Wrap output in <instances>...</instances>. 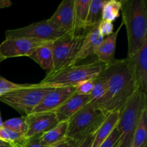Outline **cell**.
I'll list each match as a JSON object with an SVG mask.
<instances>
[{
	"label": "cell",
	"mask_w": 147,
	"mask_h": 147,
	"mask_svg": "<svg viewBox=\"0 0 147 147\" xmlns=\"http://www.w3.org/2000/svg\"><path fill=\"white\" fill-rule=\"evenodd\" d=\"M138 88L147 91V40L134 55L128 57Z\"/></svg>",
	"instance_id": "13"
},
{
	"label": "cell",
	"mask_w": 147,
	"mask_h": 147,
	"mask_svg": "<svg viewBox=\"0 0 147 147\" xmlns=\"http://www.w3.org/2000/svg\"><path fill=\"white\" fill-rule=\"evenodd\" d=\"M108 65L95 60L92 63L74 65L46 76L39 84L49 88L76 87L84 80L93 79L108 67Z\"/></svg>",
	"instance_id": "3"
},
{
	"label": "cell",
	"mask_w": 147,
	"mask_h": 147,
	"mask_svg": "<svg viewBox=\"0 0 147 147\" xmlns=\"http://www.w3.org/2000/svg\"><path fill=\"white\" fill-rule=\"evenodd\" d=\"M147 145V109L144 111L133 135L131 147H146Z\"/></svg>",
	"instance_id": "23"
},
{
	"label": "cell",
	"mask_w": 147,
	"mask_h": 147,
	"mask_svg": "<svg viewBox=\"0 0 147 147\" xmlns=\"http://www.w3.org/2000/svg\"><path fill=\"white\" fill-rule=\"evenodd\" d=\"M90 101V96H83L76 93L73 94L54 111L58 123L68 121L76 113Z\"/></svg>",
	"instance_id": "14"
},
{
	"label": "cell",
	"mask_w": 147,
	"mask_h": 147,
	"mask_svg": "<svg viewBox=\"0 0 147 147\" xmlns=\"http://www.w3.org/2000/svg\"><path fill=\"white\" fill-rule=\"evenodd\" d=\"M106 113L91 103H88L68 121L67 138L76 142L98 129Z\"/></svg>",
	"instance_id": "6"
},
{
	"label": "cell",
	"mask_w": 147,
	"mask_h": 147,
	"mask_svg": "<svg viewBox=\"0 0 147 147\" xmlns=\"http://www.w3.org/2000/svg\"><path fill=\"white\" fill-rule=\"evenodd\" d=\"M68 121L58 123V124L40 136V143L46 146H52L67 139Z\"/></svg>",
	"instance_id": "19"
},
{
	"label": "cell",
	"mask_w": 147,
	"mask_h": 147,
	"mask_svg": "<svg viewBox=\"0 0 147 147\" xmlns=\"http://www.w3.org/2000/svg\"><path fill=\"white\" fill-rule=\"evenodd\" d=\"M123 25V24L121 23L116 31L113 32V34L107 36L106 38L104 37L101 42L96 47L94 55L97 57V60L99 62L109 65L116 60L115 58L116 41L119 32Z\"/></svg>",
	"instance_id": "15"
},
{
	"label": "cell",
	"mask_w": 147,
	"mask_h": 147,
	"mask_svg": "<svg viewBox=\"0 0 147 147\" xmlns=\"http://www.w3.org/2000/svg\"><path fill=\"white\" fill-rule=\"evenodd\" d=\"M120 111H114L106 115V118L97 129L92 147H99L107 139L118 126Z\"/></svg>",
	"instance_id": "17"
},
{
	"label": "cell",
	"mask_w": 147,
	"mask_h": 147,
	"mask_svg": "<svg viewBox=\"0 0 147 147\" xmlns=\"http://www.w3.org/2000/svg\"><path fill=\"white\" fill-rule=\"evenodd\" d=\"M0 147H11V145L0 140Z\"/></svg>",
	"instance_id": "35"
},
{
	"label": "cell",
	"mask_w": 147,
	"mask_h": 147,
	"mask_svg": "<svg viewBox=\"0 0 147 147\" xmlns=\"http://www.w3.org/2000/svg\"><path fill=\"white\" fill-rule=\"evenodd\" d=\"M27 125L26 138L42 135L58 124L55 112L31 113L25 116Z\"/></svg>",
	"instance_id": "11"
},
{
	"label": "cell",
	"mask_w": 147,
	"mask_h": 147,
	"mask_svg": "<svg viewBox=\"0 0 147 147\" xmlns=\"http://www.w3.org/2000/svg\"><path fill=\"white\" fill-rule=\"evenodd\" d=\"M122 23L126 26L128 57L134 55L147 40L146 0H121Z\"/></svg>",
	"instance_id": "2"
},
{
	"label": "cell",
	"mask_w": 147,
	"mask_h": 147,
	"mask_svg": "<svg viewBox=\"0 0 147 147\" xmlns=\"http://www.w3.org/2000/svg\"><path fill=\"white\" fill-rule=\"evenodd\" d=\"M53 42H45L29 57L38 63L42 68L45 70L47 75L51 73L53 70Z\"/></svg>",
	"instance_id": "18"
},
{
	"label": "cell",
	"mask_w": 147,
	"mask_h": 147,
	"mask_svg": "<svg viewBox=\"0 0 147 147\" xmlns=\"http://www.w3.org/2000/svg\"><path fill=\"white\" fill-rule=\"evenodd\" d=\"M146 100V93L139 88L120 112L117 126L121 135L119 147H131L135 129L147 109Z\"/></svg>",
	"instance_id": "4"
},
{
	"label": "cell",
	"mask_w": 147,
	"mask_h": 147,
	"mask_svg": "<svg viewBox=\"0 0 147 147\" xmlns=\"http://www.w3.org/2000/svg\"><path fill=\"white\" fill-rule=\"evenodd\" d=\"M96 131L91 132L82 139L75 142L73 147H92Z\"/></svg>",
	"instance_id": "31"
},
{
	"label": "cell",
	"mask_w": 147,
	"mask_h": 147,
	"mask_svg": "<svg viewBox=\"0 0 147 147\" xmlns=\"http://www.w3.org/2000/svg\"><path fill=\"white\" fill-rule=\"evenodd\" d=\"M109 66L103 70L100 75L93 79V86L90 94L89 95L91 99L90 103H95L102 98L106 94L108 88L109 81Z\"/></svg>",
	"instance_id": "20"
},
{
	"label": "cell",
	"mask_w": 147,
	"mask_h": 147,
	"mask_svg": "<svg viewBox=\"0 0 147 147\" xmlns=\"http://www.w3.org/2000/svg\"><path fill=\"white\" fill-rule=\"evenodd\" d=\"M4 60H6L5 57H4V56L2 55V54L0 53V63H1L2 61H4Z\"/></svg>",
	"instance_id": "36"
},
{
	"label": "cell",
	"mask_w": 147,
	"mask_h": 147,
	"mask_svg": "<svg viewBox=\"0 0 147 147\" xmlns=\"http://www.w3.org/2000/svg\"><path fill=\"white\" fill-rule=\"evenodd\" d=\"M53 89L39 83L26 84L22 88L0 96V100L26 116L32 113L43 97Z\"/></svg>",
	"instance_id": "5"
},
{
	"label": "cell",
	"mask_w": 147,
	"mask_h": 147,
	"mask_svg": "<svg viewBox=\"0 0 147 147\" xmlns=\"http://www.w3.org/2000/svg\"><path fill=\"white\" fill-rule=\"evenodd\" d=\"M121 2L117 0L106 1L103 7L102 20L113 22L120 15Z\"/></svg>",
	"instance_id": "25"
},
{
	"label": "cell",
	"mask_w": 147,
	"mask_h": 147,
	"mask_svg": "<svg viewBox=\"0 0 147 147\" xmlns=\"http://www.w3.org/2000/svg\"><path fill=\"white\" fill-rule=\"evenodd\" d=\"M91 0H76L75 1V28L76 33L84 30L88 14L89 6Z\"/></svg>",
	"instance_id": "21"
},
{
	"label": "cell",
	"mask_w": 147,
	"mask_h": 147,
	"mask_svg": "<svg viewBox=\"0 0 147 147\" xmlns=\"http://www.w3.org/2000/svg\"><path fill=\"white\" fill-rule=\"evenodd\" d=\"M120 132L116 126L110 136L99 147H118L120 142Z\"/></svg>",
	"instance_id": "28"
},
{
	"label": "cell",
	"mask_w": 147,
	"mask_h": 147,
	"mask_svg": "<svg viewBox=\"0 0 147 147\" xmlns=\"http://www.w3.org/2000/svg\"><path fill=\"white\" fill-rule=\"evenodd\" d=\"M67 33L57 30L47 20L34 22L26 27L5 31L6 39L27 37L44 41H55Z\"/></svg>",
	"instance_id": "8"
},
{
	"label": "cell",
	"mask_w": 147,
	"mask_h": 147,
	"mask_svg": "<svg viewBox=\"0 0 147 147\" xmlns=\"http://www.w3.org/2000/svg\"><path fill=\"white\" fill-rule=\"evenodd\" d=\"M118 147H119V146H118Z\"/></svg>",
	"instance_id": "38"
},
{
	"label": "cell",
	"mask_w": 147,
	"mask_h": 147,
	"mask_svg": "<svg viewBox=\"0 0 147 147\" xmlns=\"http://www.w3.org/2000/svg\"><path fill=\"white\" fill-rule=\"evenodd\" d=\"M25 86L26 84H18V83H13L0 76V96L7 94L13 90L22 88Z\"/></svg>",
	"instance_id": "27"
},
{
	"label": "cell",
	"mask_w": 147,
	"mask_h": 147,
	"mask_svg": "<svg viewBox=\"0 0 147 147\" xmlns=\"http://www.w3.org/2000/svg\"><path fill=\"white\" fill-rule=\"evenodd\" d=\"M3 126L12 131L23 135L26 137L27 132V125L26 123L25 116L12 118L3 122Z\"/></svg>",
	"instance_id": "26"
},
{
	"label": "cell",
	"mask_w": 147,
	"mask_h": 147,
	"mask_svg": "<svg viewBox=\"0 0 147 147\" xmlns=\"http://www.w3.org/2000/svg\"><path fill=\"white\" fill-rule=\"evenodd\" d=\"M76 93V87L55 88L43 97L32 113L54 112Z\"/></svg>",
	"instance_id": "12"
},
{
	"label": "cell",
	"mask_w": 147,
	"mask_h": 147,
	"mask_svg": "<svg viewBox=\"0 0 147 147\" xmlns=\"http://www.w3.org/2000/svg\"><path fill=\"white\" fill-rule=\"evenodd\" d=\"M75 142H73V140L70 139H65V140L62 141L61 142L58 144H56L53 145V146H50V147H73L74 146Z\"/></svg>",
	"instance_id": "33"
},
{
	"label": "cell",
	"mask_w": 147,
	"mask_h": 147,
	"mask_svg": "<svg viewBox=\"0 0 147 147\" xmlns=\"http://www.w3.org/2000/svg\"><path fill=\"white\" fill-rule=\"evenodd\" d=\"M98 29L100 34L103 37H107L113 33V24L111 22L101 20L98 24Z\"/></svg>",
	"instance_id": "30"
},
{
	"label": "cell",
	"mask_w": 147,
	"mask_h": 147,
	"mask_svg": "<svg viewBox=\"0 0 147 147\" xmlns=\"http://www.w3.org/2000/svg\"><path fill=\"white\" fill-rule=\"evenodd\" d=\"M93 79L84 80L78 84L76 86V93L83 96H89L93 88Z\"/></svg>",
	"instance_id": "29"
},
{
	"label": "cell",
	"mask_w": 147,
	"mask_h": 147,
	"mask_svg": "<svg viewBox=\"0 0 147 147\" xmlns=\"http://www.w3.org/2000/svg\"><path fill=\"white\" fill-rule=\"evenodd\" d=\"M46 42L47 41L27 37L5 39L0 44V53L6 59L22 56L30 57Z\"/></svg>",
	"instance_id": "9"
},
{
	"label": "cell",
	"mask_w": 147,
	"mask_h": 147,
	"mask_svg": "<svg viewBox=\"0 0 147 147\" xmlns=\"http://www.w3.org/2000/svg\"><path fill=\"white\" fill-rule=\"evenodd\" d=\"M2 126H3V121H2V119H1V113H0V127Z\"/></svg>",
	"instance_id": "37"
},
{
	"label": "cell",
	"mask_w": 147,
	"mask_h": 147,
	"mask_svg": "<svg viewBox=\"0 0 147 147\" xmlns=\"http://www.w3.org/2000/svg\"><path fill=\"white\" fill-rule=\"evenodd\" d=\"M27 138L12 131L4 126L0 127V140L11 145V147H22Z\"/></svg>",
	"instance_id": "24"
},
{
	"label": "cell",
	"mask_w": 147,
	"mask_h": 147,
	"mask_svg": "<svg viewBox=\"0 0 147 147\" xmlns=\"http://www.w3.org/2000/svg\"><path fill=\"white\" fill-rule=\"evenodd\" d=\"M108 88L105 96L93 103L106 114L121 111L138 88L128 58L116 60L109 65Z\"/></svg>",
	"instance_id": "1"
},
{
	"label": "cell",
	"mask_w": 147,
	"mask_h": 147,
	"mask_svg": "<svg viewBox=\"0 0 147 147\" xmlns=\"http://www.w3.org/2000/svg\"><path fill=\"white\" fill-rule=\"evenodd\" d=\"M106 1L104 0H91L89 6L88 14L86 24V30L88 31L97 26L102 20L103 7Z\"/></svg>",
	"instance_id": "22"
},
{
	"label": "cell",
	"mask_w": 147,
	"mask_h": 147,
	"mask_svg": "<svg viewBox=\"0 0 147 147\" xmlns=\"http://www.w3.org/2000/svg\"><path fill=\"white\" fill-rule=\"evenodd\" d=\"M84 37V34L68 33L53 42V70L51 73L71 65Z\"/></svg>",
	"instance_id": "7"
},
{
	"label": "cell",
	"mask_w": 147,
	"mask_h": 147,
	"mask_svg": "<svg viewBox=\"0 0 147 147\" xmlns=\"http://www.w3.org/2000/svg\"><path fill=\"white\" fill-rule=\"evenodd\" d=\"M75 1L63 0L57 10L47 21L57 30L67 33H76L75 28Z\"/></svg>",
	"instance_id": "10"
},
{
	"label": "cell",
	"mask_w": 147,
	"mask_h": 147,
	"mask_svg": "<svg viewBox=\"0 0 147 147\" xmlns=\"http://www.w3.org/2000/svg\"><path fill=\"white\" fill-rule=\"evenodd\" d=\"M12 2L10 0H0V9L11 7Z\"/></svg>",
	"instance_id": "34"
},
{
	"label": "cell",
	"mask_w": 147,
	"mask_h": 147,
	"mask_svg": "<svg viewBox=\"0 0 147 147\" xmlns=\"http://www.w3.org/2000/svg\"><path fill=\"white\" fill-rule=\"evenodd\" d=\"M42 135H37L32 137L27 138L25 143L22 147H48L40 143V136Z\"/></svg>",
	"instance_id": "32"
},
{
	"label": "cell",
	"mask_w": 147,
	"mask_h": 147,
	"mask_svg": "<svg viewBox=\"0 0 147 147\" xmlns=\"http://www.w3.org/2000/svg\"><path fill=\"white\" fill-rule=\"evenodd\" d=\"M103 38L104 37L99 32L98 25L88 30L87 34H85L80 50L72 62L71 65H77L78 63L86 59L89 56L93 55L95 49L101 42Z\"/></svg>",
	"instance_id": "16"
}]
</instances>
